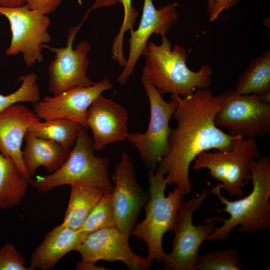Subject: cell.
Returning <instances> with one entry per match:
<instances>
[{
    "mask_svg": "<svg viewBox=\"0 0 270 270\" xmlns=\"http://www.w3.org/2000/svg\"><path fill=\"white\" fill-rule=\"evenodd\" d=\"M141 80L148 97L150 118L148 128L143 132H130L126 140L138 150L144 165L154 172L169 152V137L172 128L170 122L176 106L175 98L166 101L156 88L143 75Z\"/></svg>",
    "mask_w": 270,
    "mask_h": 270,
    "instance_id": "cell-7",
    "label": "cell"
},
{
    "mask_svg": "<svg viewBox=\"0 0 270 270\" xmlns=\"http://www.w3.org/2000/svg\"><path fill=\"white\" fill-rule=\"evenodd\" d=\"M214 123L230 135L256 139L270 132V98L254 94H236L233 89L222 94Z\"/></svg>",
    "mask_w": 270,
    "mask_h": 270,
    "instance_id": "cell-8",
    "label": "cell"
},
{
    "mask_svg": "<svg viewBox=\"0 0 270 270\" xmlns=\"http://www.w3.org/2000/svg\"><path fill=\"white\" fill-rule=\"evenodd\" d=\"M161 37L160 45L152 41L148 43L142 75L162 96L176 94L184 98L197 88L208 89L212 73L210 64H203L198 71H192L186 64V50L177 44L172 46L166 35Z\"/></svg>",
    "mask_w": 270,
    "mask_h": 270,
    "instance_id": "cell-3",
    "label": "cell"
},
{
    "mask_svg": "<svg viewBox=\"0 0 270 270\" xmlns=\"http://www.w3.org/2000/svg\"><path fill=\"white\" fill-rule=\"evenodd\" d=\"M25 263L24 258L12 244L0 248V270H30Z\"/></svg>",
    "mask_w": 270,
    "mask_h": 270,
    "instance_id": "cell-28",
    "label": "cell"
},
{
    "mask_svg": "<svg viewBox=\"0 0 270 270\" xmlns=\"http://www.w3.org/2000/svg\"><path fill=\"white\" fill-rule=\"evenodd\" d=\"M80 126L69 119L56 118L34 123L29 127L26 132L58 142L72 148L76 143Z\"/></svg>",
    "mask_w": 270,
    "mask_h": 270,
    "instance_id": "cell-23",
    "label": "cell"
},
{
    "mask_svg": "<svg viewBox=\"0 0 270 270\" xmlns=\"http://www.w3.org/2000/svg\"><path fill=\"white\" fill-rule=\"evenodd\" d=\"M25 4V0H0V6L4 8H14Z\"/></svg>",
    "mask_w": 270,
    "mask_h": 270,
    "instance_id": "cell-32",
    "label": "cell"
},
{
    "mask_svg": "<svg viewBox=\"0 0 270 270\" xmlns=\"http://www.w3.org/2000/svg\"><path fill=\"white\" fill-rule=\"evenodd\" d=\"M62 0H25V4L30 8L48 15L52 14L60 6Z\"/></svg>",
    "mask_w": 270,
    "mask_h": 270,
    "instance_id": "cell-29",
    "label": "cell"
},
{
    "mask_svg": "<svg viewBox=\"0 0 270 270\" xmlns=\"http://www.w3.org/2000/svg\"><path fill=\"white\" fill-rule=\"evenodd\" d=\"M150 198L144 206L145 218L134 226L131 234L142 240L148 248V261L162 262L166 254L162 246V238L167 232L174 230L179 208L184 201L182 190L176 186L168 196V184L164 174L158 168L148 172Z\"/></svg>",
    "mask_w": 270,
    "mask_h": 270,
    "instance_id": "cell-5",
    "label": "cell"
},
{
    "mask_svg": "<svg viewBox=\"0 0 270 270\" xmlns=\"http://www.w3.org/2000/svg\"><path fill=\"white\" fill-rule=\"evenodd\" d=\"M93 140L87 129L80 126L76 143L64 163L50 174L32 178L29 184L39 192H46L63 185H76L112 192L114 186L109 174V161L96 156Z\"/></svg>",
    "mask_w": 270,
    "mask_h": 270,
    "instance_id": "cell-4",
    "label": "cell"
},
{
    "mask_svg": "<svg viewBox=\"0 0 270 270\" xmlns=\"http://www.w3.org/2000/svg\"><path fill=\"white\" fill-rule=\"evenodd\" d=\"M86 236L62 223L54 227L32 253L28 268L30 270H52L64 255L75 250Z\"/></svg>",
    "mask_w": 270,
    "mask_h": 270,
    "instance_id": "cell-18",
    "label": "cell"
},
{
    "mask_svg": "<svg viewBox=\"0 0 270 270\" xmlns=\"http://www.w3.org/2000/svg\"><path fill=\"white\" fill-rule=\"evenodd\" d=\"M130 236L116 226L105 228L86 236L75 250L84 261H120L131 270L148 269L152 262L132 250Z\"/></svg>",
    "mask_w": 270,
    "mask_h": 270,
    "instance_id": "cell-13",
    "label": "cell"
},
{
    "mask_svg": "<svg viewBox=\"0 0 270 270\" xmlns=\"http://www.w3.org/2000/svg\"><path fill=\"white\" fill-rule=\"evenodd\" d=\"M128 113L126 108L102 95L88 110L86 122L93 135L94 150L101 151L108 144L126 140Z\"/></svg>",
    "mask_w": 270,
    "mask_h": 270,
    "instance_id": "cell-16",
    "label": "cell"
},
{
    "mask_svg": "<svg viewBox=\"0 0 270 270\" xmlns=\"http://www.w3.org/2000/svg\"><path fill=\"white\" fill-rule=\"evenodd\" d=\"M123 6L124 16L122 24L118 34L115 36L112 46L113 60L121 66H124L126 60L124 56L123 40L126 32L133 30L138 16V12L132 5V0H116Z\"/></svg>",
    "mask_w": 270,
    "mask_h": 270,
    "instance_id": "cell-27",
    "label": "cell"
},
{
    "mask_svg": "<svg viewBox=\"0 0 270 270\" xmlns=\"http://www.w3.org/2000/svg\"><path fill=\"white\" fill-rule=\"evenodd\" d=\"M233 90L238 95L254 94L270 98V49L250 60Z\"/></svg>",
    "mask_w": 270,
    "mask_h": 270,
    "instance_id": "cell-20",
    "label": "cell"
},
{
    "mask_svg": "<svg viewBox=\"0 0 270 270\" xmlns=\"http://www.w3.org/2000/svg\"><path fill=\"white\" fill-rule=\"evenodd\" d=\"M240 0H214L212 12L209 14V20L211 22L218 18L221 12L225 10L236 6Z\"/></svg>",
    "mask_w": 270,
    "mask_h": 270,
    "instance_id": "cell-30",
    "label": "cell"
},
{
    "mask_svg": "<svg viewBox=\"0 0 270 270\" xmlns=\"http://www.w3.org/2000/svg\"><path fill=\"white\" fill-rule=\"evenodd\" d=\"M176 2L156 8L152 0H144L142 14L138 28L130 30L129 54L123 70L116 80L124 84L133 73L136 64L144 55L149 38L152 34L166 35L176 24L178 16Z\"/></svg>",
    "mask_w": 270,
    "mask_h": 270,
    "instance_id": "cell-14",
    "label": "cell"
},
{
    "mask_svg": "<svg viewBox=\"0 0 270 270\" xmlns=\"http://www.w3.org/2000/svg\"><path fill=\"white\" fill-rule=\"evenodd\" d=\"M171 96L176 102L172 116L178 125L170 135L169 152L157 168L165 175L168 184L176 185L186 194L192 188L189 170L196 156L212 150H230L236 136L230 135L215 124L222 94L215 96L208 89L197 88L186 97Z\"/></svg>",
    "mask_w": 270,
    "mask_h": 270,
    "instance_id": "cell-1",
    "label": "cell"
},
{
    "mask_svg": "<svg viewBox=\"0 0 270 270\" xmlns=\"http://www.w3.org/2000/svg\"><path fill=\"white\" fill-rule=\"evenodd\" d=\"M116 0H95L92 8L88 10H92L104 6H109L116 4Z\"/></svg>",
    "mask_w": 270,
    "mask_h": 270,
    "instance_id": "cell-33",
    "label": "cell"
},
{
    "mask_svg": "<svg viewBox=\"0 0 270 270\" xmlns=\"http://www.w3.org/2000/svg\"><path fill=\"white\" fill-rule=\"evenodd\" d=\"M40 121L41 119L34 110L22 104L0 112V153L12 159L28 180L32 178L24 166L21 147L29 127Z\"/></svg>",
    "mask_w": 270,
    "mask_h": 270,
    "instance_id": "cell-17",
    "label": "cell"
},
{
    "mask_svg": "<svg viewBox=\"0 0 270 270\" xmlns=\"http://www.w3.org/2000/svg\"><path fill=\"white\" fill-rule=\"evenodd\" d=\"M0 14L8 20L12 32L6 54L22 53L24 64L28 67L42 61V50L52 40L48 32L50 24L49 16L26 4L14 8L0 6Z\"/></svg>",
    "mask_w": 270,
    "mask_h": 270,
    "instance_id": "cell-10",
    "label": "cell"
},
{
    "mask_svg": "<svg viewBox=\"0 0 270 270\" xmlns=\"http://www.w3.org/2000/svg\"><path fill=\"white\" fill-rule=\"evenodd\" d=\"M110 179L114 184L112 193L116 227L131 234L138 216L150 198V193L138 183L128 154L122 153L120 160Z\"/></svg>",
    "mask_w": 270,
    "mask_h": 270,
    "instance_id": "cell-12",
    "label": "cell"
},
{
    "mask_svg": "<svg viewBox=\"0 0 270 270\" xmlns=\"http://www.w3.org/2000/svg\"><path fill=\"white\" fill-rule=\"evenodd\" d=\"M116 226L112 193L104 194L79 230L88 235L98 230Z\"/></svg>",
    "mask_w": 270,
    "mask_h": 270,
    "instance_id": "cell-24",
    "label": "cell"
},
{
    "mask_svg": "<svg viewBox=\"0 0 270 270\" xmlns=\"http://www.w3.org/2000/svg\"><path fill=\"white\" fill-rule=\"evenodd\" d=\"M89 12H86L77 26L69 29L66 46H48L46 48L55 54L48 67V90L54 96L76 88L90 86L96 82L87 76L90 65L88 57L90 50V44L86 40H82L75 49L72 48L76 36Z\"/></svg>",
    "mask_w": 270,
    "mask_h": 270,
    "instance_id": "cell-11",
    "label": "cell"
},
{
    "mask_svg": "<svg viewBox=\"0 0 270 270\" xmlns=\"http://www.w3.org/2000/svg\"><path fill=\"white\" fill-rule=\"evenodd\" d=\"M112 88L108 78L88 86L76 88L54 96H45L34 104V110L42 119L67 118L88 129L86 116L88 110L105 90Z\"/></svg>",
    "mask_w": 270,
    "mask_h": 270,
    "instance_id": "cell-15",
    "label": "cell"
},
{
    "mask_svg": "<svg viewBox=\"0 0 270 270\" xmlns=\"http://www.w3.org/2000/svg\"><path fill=\"white\" fill-rule=\"evenodd\" d=\"M243 266L236 248L216 250L199 256L195 270H242Z\"/></svg>",
    "mask_w": 270,
    "mask_h": 270,
    "instance_id": "cell-25",
    "label": "cell"
},
{
    "mask_svg": "<svg viewBox=\"0 0 270 270\" xmlns=\"http://www.w3.org/2000/svg\"><path fill=\"white\" fill-rule=\"evenodd\" d=\"M29 184L14 160L0 153V208L18 206Z\"/></svg>",
    "mask_w": 270,
    "mask_h": 270,
    "instance_id": "cell-21",
    "label": "cell"
},
{
    "mask_svg": "<svg viewBox=\"0 0 270 270\" xmlns=\"http://www.w3.org/2000/svg\"><path fill=\"white\" fill-rule=\"evenodd\" d=\"M26 146L22 151L24 166L32 178L36 170L44 166L49 172L58 170L64 163L72 148L48 139L26 132Z\"/></svg>",
    "mask_w": 270,
    "mask_h": 270,
    "instance_id": "cell-19",
    "label": "cell"
},
{
    "mask_svg": "<svg viewBox=\"0 0 270 270\" xmlns=\"http://www.w3.org/2000/svg\"><path fill=\"white\" fill-rule=\"evenodd\" d=\"M214 0H206L207 10L209 14L212 12L214 5Z\"/></svg>",
    "mask_w": 270,
    "mask_h": 270,
    "instance_id": "cell-34",
    "label": "cell"
},
{
    "mask_svg": "<svg viewBox=\"0 0 270 270\" xmlns=\"http://www.w3.org/2000/svg\"><path fill=\"white\" fill-rule=\"evenodd\" d=\"M76 268L78 270H106L108 268L102 266H98L96 263L82 260L78 262L76 266Z\"/></svg>",
    "mask_w": 270,
    "mask_h": 270,
    "instance_id": "cell-31",
    "label": "cell"
},
{
    "mask_svg": "<svg viewBox=\"0 0 270 270\" xmlns=\"http://www.w3.org/2000/svg\"><path fill=\"white\" fill-rule=\"evenodd\" d=\"M260 155L256 139L236 136L232 148L200 154L194 161V170L206 168L212 178L220 182L230 196L242 197L243 188L252 180L250 162Z\"/></svg>",
    "mask_w": 270,
    "mask_h": 270,
    "instance_id": "cell-6",
    "label": "cell"
},
{
    "mask_svg": "<svg viewBox=\"0 0 270 270\" xmlns=\"http://www.w3.org/2000/svg\"><path fill=\"white\" fill-rule=\"evenodd\" d=\"M70 188V200L62 223L70 228L78 230L104 194L90 187L72 185Z\"/></svg>",
    "mask_w": 270,
    "mask_h": 270,
    "instance_id": "cell-22",
    "label": "cell"
},
{
    "mask_svg": "<svg viewBox=\"0 0 270 270\" xmlns=\"http://www.w3.org/2000/svg\"><path fill=\"white\" fill-rule=\"evenodd\" d=\"M252 189L246 196L230 201L222 194L220 183L212 188L210 192L218 198L224 208L220 210L228 213L227 219L218 216L211 220H220L223 224L214 228L207 237L208 242L224 240L228 238L232 230L238 226V233L252 234L258 230L270 229V159L259 155L250 162Z\"/></svg>",
    "mask_w": 270,
    "mask_h": 270,
    "instance_id": "cell-2",
    "label": "cell"
},
{
    "mask_svg": "<svg viewBox=\"0 0 270 270\" xmlns=\"http://www.w3.org/2000/svg\"><path fill=\"white\" fill-rule=\"evenodd\" d=\"M210 193L204 190L190 199L184 201L178 212L172 250L162 260L166 270H195L202 243L213 232L215 220L207 218L204 224L194 225L192 217L196 210Z\"/></svg>",
    "mask_w": 270,
    "mask_h": 270,
    "instance_id": "cell-9",
    "label": "cell"
},
{
    "mask_svg": "<svg viewBox=\"0 0 270 270\" xmlns=\"http://www.w3.org/2000/svg\"><path fill=\"white\" fill-rule=\"evenodd\" d=\"M38 76L30 72L21 76L20 88L14 92L7 95L0 94V112L18 103L30 102L34 104L40 100V90L37 84Z\"/></svg>",
    "mask_w": 270,
    "mask_h": 270,
    "instance_id": "cell-26",
    "label": "cell"
}]
</instances>
